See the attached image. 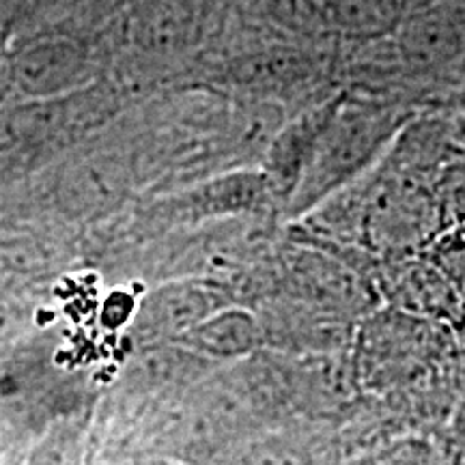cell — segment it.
<instances>
[{"mask_svg": "<svg viewBox=\"0 0 465 465\" xmlns=\"http://www.w3.org/2000/svg\"><path fill=\"white\" fill-rule=\"evenodd\" d=\"M403 113L364 102H341L319 138L295 190V207H308L356 177L401 130Z\"/></svg>", "mask_w": 465, "mask_h": 465, "instance_id": "cell-1", "label": "cell"}, {"mask_svg": "<svg viewBox=\"0 0 465 465\" xmlns=\"http://www.w3.org/2000/svg\"><path fill=\"white\" fill-rule=\"evenodd\" d=\"M95 78L91 52L69 37H37L11 50L14 95L54 102L83 91Z\"/></svg>", "mask_w": 465, "mask_h": 465, "instance_id": "cell-2", "label": "cell"}, {"mask_svg": "<svg viewBox=\"0 0 465 465\" xmlns=\"http://www.w3.org/2000/svg\"><path fill=\"white\" fill-rule=\"evenodd\" d=\"M399 54L416 74H449L465 65V0H438L405 20Z\"/></svg>", "mask_w": 465, "mask_h": 465, "instance_id": "cell-3", "label": "cell"}, {"mask_svg": "<svg viewBox=\"0 0 465 465\" xmlns=\"http://www.w3.org/2000/svg\"><path fill=\"white\" fill-rule=\"evenodd\" d=\"M231 74L243 89L267 95L293 89L295 83H306L315 75V61L298 48H274L240 56L232 63Z\"/></svg>", "mask_w": 465, "mask_h": 465, "instance_id": "cell-4", "label": "cell"}, {"mask_svg": "<svg viewBox=\"0 0 465 465\" xmlns=\"http://www.w3.org/2000/svg\"><path fill=\"white\" fill-rule=\"evenodd\" d=\"M194 15L173 0H153L141 5L130 17V39L134 45L151 54L177 52L188 44Z\"/></svg>", "mask_w": 465, "mask_h": 465, "instance_id": "cell-5", "label": "cell"}, {"mask_svg": "<svg viewBox=\"0 0 465 465\" xmlns=\"http://www.w3.org/2000/svg\"><path fill=\"white\" fill-rule=\"evenodd\" d=\"M194 330L201 347L213 356H242L257 342V323L246 312L232 311L224 315L207 317Z\"/></svg>", "mask_w": 465, "mask_h": 465, "instance_id": "cell-6", "label": "cell"}, {"mask_svg": "<svg viewBox=\"0 0 465 465\" xmlns=\"http://www.w3.org/2000/svg\"><path fill=\"white\" fill-rule=\"evenodd\" d=\"M205 298L196 287H182V284H173L158 291L149 304V315L155 325H164V328L174 330V325H199L205 322Z\"/></svg>", "mask_w": 465, "mask_h": 465, "instance_id": "cell-7", "label": "cell"}, {"mask_svg": "<svg viewBox=\"0 0 465 465\" xmlns=\"http://www.w3.org/2000/svg\"><path fill=\"white\" fill-rule=\"evenodd\" d=\"M14 95V83H11V50L5 44L3 33H0V104Z\"/></svg>", "mask_w": 465, "mask_h": 465, "instance_id": "cell-8", "label": "cell"}]
</instances>
